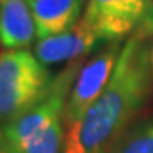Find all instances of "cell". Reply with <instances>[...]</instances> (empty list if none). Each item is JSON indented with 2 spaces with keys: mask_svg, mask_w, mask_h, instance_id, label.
Returning <instances> with one entry per match:
<instances>
[{
  "mask_svg": "<svg viewBox=\"0 0 153 153\" xmlns=\"http://www.w3.org/2000/svg\"><path fill=\"white\" fill-rule=\"evenodd\" d=\"M153 94L150 38L123 42L108 85L81 120L64 131L61 153H105L134 120Z\"/></svg>",
  "mask_w": 153,
  "mask_h": 153,
  "instance_id": "cell-1",
  "label": "cell"
},
{
  "mask_svg": "<svg viewBox=\"0 0 153 153\" xmlns=\"http://www.w3.org/2000/svg\"><path fill=\"white\" fill-rule=\"evenodd\" d=\"M55 75L27 48L0 52V125L19 119L42 99Z\"/></svg>",
  "mask_w": 153,
  "mask_h": 153,
  "instance_id": "cell-2",
  "label": "cell"
},
{
  "mask_svg": "<svg viewBox=\"0 0 153 153\" xmlns=\"http://www.w3.org/2000/svg\"><path fill=\"white\" fill-rule=\"evenodd\" d=\"M85 62L86 58L67 62V66L58 75H55L50 89L36 105L30 108L25 114H22L19 119L6 125H0L10 153H16L25 144L50 133L53 130L66 128L64 113L67 99L76 76H78L80 69Z\"/></svg>",
  "mask_w": 153,
  "mask_h": 153,
  "instance_id": "cell-3",
  "label": "cell"
},
{
  "mask_svg": "<svg viewBox=\"0 0 153 153\" xmlns=\"http://www.w3.org/2000/svg\"><path fill=\"white\" fill-rule=\"evenodd\" d=\"M81 17L106 44L153 36V0H88Z\"/></svg>",
  "mask_w": 153,
  "mask_h": 153,
  "instance_id": "cell-4",
  "label": "cell"
},
{
  "mask_svg": "<svg viewBox=\"0 0 153 153\" xmlns=\"http://www.w3.org/2000/svg\"><path fill=\"white\" fill-rule=\"evenodd\" d=\"M122 45L123 44L120 42L105 44V47L94 58L83 64L67 99L64 113L66 128L81 120L89 108L94 105V102L99 99V95L103 92L114 72Z\"/></svg>",
  "mask_w": 153,
  "mask_h": 153,
  "instance_id": "cell-5",
  "label": "cell"
},
{
  "mask_svg": "<svg viewBox=\"0 0 153 153\" xmlns=\"http://www.w3.org/2000/svg\"><path fill=\"white\" fill-rule=\"evenodd\" d=\"M106 44L85 19H80L71 30L38 39L34 44V55L45 66L58 62H72Z\"/></svg>",
  "mask_w": 153,
  "mask_h": 153,
  "instance_id": "cell-6",
  "label": "cell"
},
{
  "mask_svg": "<svg viewBox=\"0 0 153 153\" xmlns=\"http://www.w3.org/2000/svg\"><path fill=\"white\" fill-rule=\"evenodd\" d=\"M88 0H28L38 39L64 33L81 19Z\"/></svg>",
  "mask_w": 153,
  "mask_h": 153,
  "instance_id": "cell-7",
  "label": "cell"
},
{
  "mask_svg": "<svg viewBox=\"0 0 153 153\" xmlns=\"http://www.w3.org/2000/svg\"><path fill=\"white\" fill-rule=\"evenodd\" d=\"M38 41L28 0H0V45L5 50L27 48Z\"/></svg>",
  "mask_w": 153,
  "mask_h": 153,
  "instance_id": "cell-8",
  "label": "cell"
},
{
  "mask_svg": "<svg viewBox=\"0 0 153 153\" xmlns=\"http://www.w3.org/2000/svg\"><path fill=\"white\" fill-rule=\"evenodd\" d=\"M105 153H153V114L134 120Z\"/></svg>",
  "mask_w": 153,
  "mask_h": 153,
  "instance_id": "cell-9",
  "label": "cell"
},
{
  "mask_svg": "<svg viewBox=\"0 0 153 153\" xmlns=\"http://www.w3.org/2000/svg\"><path fill=\"white\" fill-rule=\"evenodd\" d=\"M0 153H10L8 147H6V142H5L3 133H2V127H0Z\"/></svg>",
  "mask_w": 153,
  "mask_h": 153,
  "instance_id": "cell-10",
  "label": "cell"
},
{
  "mask_svg": "<svg viewBox=\"0 0 153 153\" xmlns=\"http://www.w3.org/2000/svg\"><path fill=\"white\" fill-rule=\"evenodd\" d=\"M152 59H153V44H152Z\"/></svg>",
  "mask_w": 153,
  "mask_h": 153,
  "instance_id": "cell-11",
  "label": "cell"
}]
</instances>
